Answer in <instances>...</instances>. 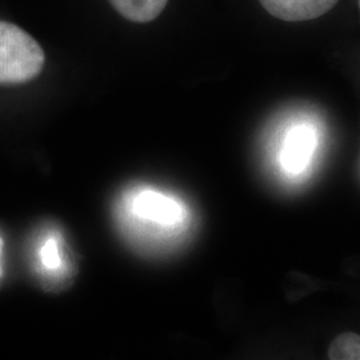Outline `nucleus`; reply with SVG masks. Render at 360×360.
<instances>
[{
	"mask_svg": "<svg viewBox=\"0 0 360 360\" xmlns=\"http://www.w3.org/2000/svg\"><path fill=\"white\" fill-rule=\"evenodd\" d=\"M119 218L136 239L165 243L186 231L190 214L176 196L151 187H136L123 195Z\"/></svg>",
	"mask_w": 360,
	"mask_h": 360,
	"instance_id": "1",
	"label": "nucleus"
},
{
	"mask_svg": "<svg viewBox=\"0 0 360 360\" xmlns=\"http://www.w3.org/2000/svg\"><path fill=\"white\" fill-rule=\"evenodd\" d=\"M44 51L25 30L0 22V84H19L38 77Z\"/></svg>",
	"mask_w": 360,
	"mask_h": 360,
	"instance_id": "2",
	"label": "nucleus"
},
{
	"mask_svg": "<svg viewBox=\"0 0 360 360\" xmlns=\"http://www.w3.org/2000/svg\"><path fill=\"white\" fill-rule=\"evenodd\" d=\"M263 8L284 22H306L331 11L339 0H259Z\"/></svg>",
	"mask_w": 360,
	"mask_h": 360,
	"instance_id": "3",
	"label": "nucleus"
},
{
	"mask_svg": "<svg viewBox=\"0 0 360 360\" xmlns=\"http://www.w3.org/2000/svg\"><path fill=\"white\" fill-rule=\"evenodd\" d=\"M316 146V134L309 126H299L291 129L285 138L282 150V166L284 169L296 175L307 167L311 155Z\"/></svg>",
	"mask_w": 360,
	"mask_h": 360,
	"instance_id": "4",
	"label": "nucleus"
},
{
	"mask_svg": "<svg viewBox=\"0 0 360 360\" xmlns=\"http://www.w3.org/2000/svg\"><path fill=\"white\" fill-rule=\"evenodd\" d=\"M117 13L129 22L148 23L166 8L168 0H108Z\"/></svg>",
	"mask_w": 360,
	"mask_h": 360,
	"instance_id": "5",
	"label": "nucleus"
},
{
	"mask_svg": "<svg viewBox=\"0 0 360 360\" xmlns=\"http://www.w3.org/2000/svg\"><path fill=\"white\" fill-rule=\"evenodd\" d=\"M328 359L360 360V335L355 333L338 335L328 347Z\"/></svg>",
	"mask_w": 360,
	"mask_h": 360,
	"instance_id": "6",
	"label": "nucleus"
},
{
	"mask_svg": "<svg viewBox=\"0 0 360 360\" xmlns=\"http://www.w3.org/2000/svg\"><path fill=\"white\" fill-rule=\"evenodd\" d=\"M39 257L41 266L47 271L56 272L62 267V252H60V245L59 240L53 236H50L39 251Z\"/></svg>",
	"mask_w": 360,
	"mask_h": 360,
	"instance_id": "7",
	"label": "nucleus"
},
{
	"mask_svg": "<svg viewBox=\"0 0 360 360\" xmlns=\"http://www.w3.org/2000/svg\"><path fill=\"white\" fill-rule=\"evenodd\" d=\"M359 8H360V0H359Z\"/></svg>",
	"mask_w": 360,
	"mask_h": 360,
	"instance_id": "8",
	"label": "nucleus"
}]
</instances>
